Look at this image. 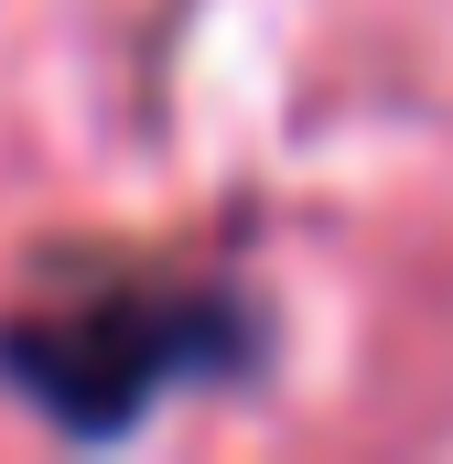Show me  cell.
Instances as JSON below:
<instances>
[{
    "mask_svg": "<svg viewBox=\"0 0 453 464\" xmlns=\"http://www.w3.org/2000/svg\"><path fill=\"white\" fill-rule=\"evenodd\" d=\"M217 314L173 303V292H119V303H76V314H33L22 335H0L11 389H33L54 421L76 432H130L162 389L217 367Z\"/></svg>",
    "mask_w": 453,
    "mask_h": 464,
    "instance_id": "obj_1",
    "label": "cell"
}]
</instances>
